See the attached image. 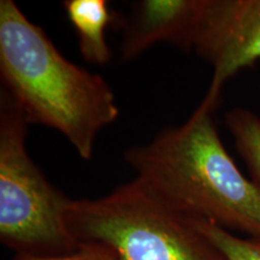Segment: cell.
Segmentation results:
<instances>
[{
    "mask_svg": "<svg viewBox=\"0 0 260 260\" xmlns=\"http://www.w3.org/2000/svg\"><path fill=\"white\" fill-rule=\"evenodd\" d=\"M190 50L212 67L204 99L218 106L226 81L260 59V0H199Z\"/></svg>",
    "mask_w": 260,
    "mask_h": 260,
    "instance_id": "obj_5",
    "label": "cell"
},
{
    "mask_svg": "<svg viewBox=\"0 0 260 260\" xmlns=\"http://www.w3.org/2000/svg\"><path fill=\"white\" fill-rule=\"evenodd\" d=\"M67 223L80 245L105 247L117 260H226L193 218L135 178L98 199H71Z\"/></svg>",
    "mask_w": 260,
    "mask_h": 260,
    "instance_id": "obj_3",
    "label": "cell"
},
{
    "mask_svg": "<svg viewBox=\"0 0 260 260\" xmlns=\"http://www.w3.org/2000/svg\"><path fill=\"white\" fill-rule=\"evenodd\" d=\"M28 122L4 89L0 93V240L16 254L56 256L81 245L71 235V199L54 188L28 154Z\"/></svg>",
    "mask_w": 260,
    "mask_h": 260,
    "instance_id": "obj_4",
    "label": "cell"
},
{
    "mask_svg": "<svg viewBox=\"0 0 260 260\" xmlns=\"http://www.w3.org/2000/svg\"><path fill=\"white\" fill-rule=\"evenodd\" d=\"M63 6L79 38L81 56L87 63L105 65L112 53L105 30L112 22L111 10L105 0H65Z\"/></svg>",
    "mask_w": 260,
    "mask_h": 260,
    "instance_id": "obj_7",
    "label": "cell"
},
{
    "mask_svg": "<svg viewBox=\"0 0 260 260\" xmlns=\"http://www.w3.org/2000/svg\"><path fill=\"white\" fill-rule=\"evenodd\" d=\"M193 219L201 232L218 247L226 260H260V240L240 237L207 220Z\"/></svg>",
    "mask_w": 260,
    "mask_h": 260,
    "instance_id": "obj_9",
    "label": "cell"
},
{
    "mask_svg": "<svg viewBox=\"0 0 260 260\" xmlns=\"http://www.w3.org/2000/svg\"><path fill=\"white\" fill-rule=\"evenodd\" d=\"M216 109L203 99L183 124L128 148L124 160L135 180L171 209L260 240V188L224 147Z\"/></svg>",
    "mask_w": 260,
    "mask_h": 260,
    "instance_id": "obj_1",
    "label": "cell"
},
{
    "mask_svg": "<svg viewBox=\"0 0 260 260\" xmlns=\"http://www.w3.org/2000/svg\"><path fill=\"white\" fill-rule=\"evenodd\" d=\"M0 77L28 124L59 132L84 160L119 115L106 80L67 59L14 0L0 2Z\"/></svg>",
    "mask_w": 260,
    "mask_h": 260,
    "instance_id": "obj_2",
    "label": "cell"
},
{
    "mask_svg": "<svg viewBox=\"0 0 260 260\" xmlns=\"http://www.w3.org/2000/svg\"><path fill=\"white\" fill-rule=\"evenodd\" d=\"M15 260H117L113 253L103 246L81 245L77 251L56 256H34L16 254Z\"/></svg>",
    "mask_w": 260,
    "mask_h": 260,
    "instance_id": "obj_10",
    "label": "cell"
},
{
    "mask_svg": "<svg viewBox=\"0 0 260 260\" xmlns=\"http://www.w3.org/2000/svg\"><path fill=\"white\" fill-rule=\"evenodd\" d=\"M225 125L251 178L260 188V117L249 110L237 107L225 113Z\"/></svg>",
    "mask_w": 260,
    "mask_h": 260,
    "instance_id": "obj_8",
    "label": "cell"
},
{
    "mask_svg": "<svg viewBox=\"0 0 260 260\" xmlns=\"http://www.w3.org/2000/svg\"><path fill=\"white\" fill-rule=\"evenodd\" d=\"M199 0H142L124 24L123 59L139 57L158 42L190 51V39Z\"/></svg>",
    "mask_w": 260,
    "mask_h": 260,
    "instance_id": "obj_6",
    "label": "cell"
}]
</instances>
